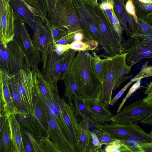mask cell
Listing matches in <instances>:
<instances>
[{
    "label": "cell",
    "mask_w": 152,
    "mask_h": 152,
    "mask_svg": "<svg viewBox=\"0 0 152 152\" xmlns=\"http://www.w3.org/2000/svg\"><path fill=\"white\" fill-rule=\"evenodd\" d=\"M104 151L106 152H138L135 145L128 144L117 139L106 145Z\"/></svg>",
    "instance_id": "28"
},
{
    "label": "cell",
    "mask_w": 152,
    "mask_h": 152,
    "mask_svg": "<svg viewBox=\"0 0 152 152\" xmlns=\"http://www.w3.org/2000/svg\"><path fill=\"white\" fill-rule=\"evenodd\" d=\"M149 134L152 138V129Z\"/></svg>",
    "instance_id": "57"
},
{
    "label": "cell",
    "mask_w": 152,
    "mask_h": 152,
    "mask_svg": "<svg viewBox=\"0 0 152 152\" xmlns=\"http://www.w3.org/2000/svg\"><path fill=\"white\" fill-rule=\"evenodd\" d=\"M10 3L13 11L15 20L28 25L32 29L39 18L28 3L25 0H11Z\"/></svg>",
    "instance_id": "17"
},
{
    "label": "cell",
    "mask_w": 152,
    "mask_h": 152,
    "mask_svg": "<svg viewBox=\"0 0 152 152\" xmlns=\"http://www.w3.org/2000/svg\"><path fill=\"white\" fill-rule=\"evenodd\" d=\"M7 120L6 116L1 112H0V131L2 129L4 125Z\"/></svg>",
    "instance_id": "53"
},
{
    "label": "cell",
    "mask_w": 152,
    "mask_h": 152,
    "mask_svg": "<svg viewBox=\"0 0 152 152\" xmlns=\"http://www.w3.org/2000/svg\"><path fill=\"white\" fill-rule=\"evenodd\" d=\"M44 111L48 125L50 139L62 152H76L75 148L65 136L58 125L48 113Z\"/></svg>",
    "instance_id": "16"
},
{
    "label": "cell",
    "mask_w": 152,
    "mask_h": 152,
    "mask_svg": "<svg viewBox=\"0 0 152 152\" xmlns=\"http://www.w3.org/2000/svg\"><path fill=\"white\" fill-rule=\"evenodd\" d=\"M100 3H98L100 8L103 11L114 9L113 0H100Z\"/></svg>",
    "instance_id": "48"
},
{
    "label": "cell",
    "mask_w": 152,
    "mask_h": 152,
    "mask_svg": "<svg viewBox=\"0 0 152 152\" xmlns=\"http://www.w3.org/2000/svg\"><path fill=\"white\" fill-rule=\"evenodd\" d=\"M143 100L145 102L152 105V94L149 95L147 96L143 99Z\"/></svg>",
    "instance_id": "55"
},
{
    "label": "cell",
    "mask_w": 152,
    "mask_h": 152,
    "mask_svg": "<svg viewBox=\"0 0 152 152\" xmlns=\"http://www.w3.org/2000/svg\"><path fill=\"white\" fill-rule=\"evenodd\" d=\"M144 93L147 96L149 95L152 94V80L150 82L146 87Z\"/></svg>",
    "instance_id": "52"
},
{
    "label": "cell",
    "mask_w": 152,
    "mask_h": 152,
    "mask_svg": "<svg viewBox=\"0 0 152 152\" xmlns=\"http://www.w3.org/2000/svg\"><path fill=\"white\" fill-rule=\"evenodd\" d=\"M126 52H123L105 58L106 70L102 83L100 101L108 105L112 100L113 91L129 79L132 66L126 61Z\"/></svg>",
    "instance_id": "2"
},
{
    "label": "cell",
    "mask_w": 152,
    "mask_h": 152,
    "mask_svg": "<svg viewBox=\"0 0 152 152\" xmlns=\"http://www.w3.org/2000/svg\"><path fill=\"white\" fill-rule=\"evenodd\" d=\"M1 69L10 74H14L21 69L28 70L24 56L14 39L6 46L0 44Z\"/></svg>",
    "instance_id": "10"
},
{
    "label": "cell",
    "mask_w": 152,
    "mask_h": 152,
    "mask_svg": "<svg viewBox=\"0 0 152 152\" xmlns=\"http://www.w3.org/2000/svg\"><path fill=\"white\" fill-rule=\"evenodd\" d=\"M0 132V152H11L10 133L9 125L7 120Z\"/></svg>",
    "instance_id": "31"
},
{
    "label": "cell",
    "mask_w": 152,
    "mask_h": 152,
    "mask_svg": "<svg viewBox=\"0 0 152 152\" xmlns=\"http://www.w3.org/2000/svg\"><path fill=\"white\" fill-rule=\"evenodd\" d=\"M84 42L88 46V50H95L99 45L97 42L92 40H86V41Z\"/></svg>",
    "instance_id": "49"
},
{
    "label": "cell",
    "mask_w": 152,
    "mask_h": 152,
    "mask_svg": "<svg viewBox=\"0 0 152 152\" xmlns=\"http://www.w3.org/2000/svg\"><path fill=\"white\" fill-rule=\"evenodd\" d=\"M9 84L12 97L17 107L21 111L28 114L27 108L22 102L16 86L14 74H10Z\"/></svg>",
    "instance_id": "33"
},
{
    "label": "cell",
    "mask_w": 152,
    "mask_h": 152,
    "mask_svg": "<svg viewBox=\"0 0 152 152\" xmlns=\"http://www.w3.org/2000/svg\"><path fill=\"white\" fill-rule=\"evenodd\" d=\"M85 101L89 115L95 124L110 121L113 115L108 104L100 101Z\"/></svg>",
    "instance_id": "20"
},
{
    "label": "cell",
    "mask_w": 152,
    "mask_h": 152,
    "mask_svg": "<svg viewBox=\"0 0 152 152\" xmlns=\"http://www.w3.org/2000/svg\"><path fill=\"white\" fill-rule=\"evenodd\" d=\"M91 56L88 50L78 51L69 74L74 81L82 99L100 101L102 84L93 70Z\"/></svg>",
    "instance_id": "1"
},
{
    "label": "cell",
    "mask_w": 152,
    "mask_h": 152,
    "mask_svg": "<svg viewBox=\"0 0 152 152\" xmlns=\"http://www.w3.org/2000/svg\"><path fill=\"white\" fill-rule=\"evenodd\" d=\"M137 19V33L132 37L138 36H152V25L146 20Z\"/></svg>",
    "instance_id": "34"
},
{
    "label": "cell",
    "mask_w": 152,
    "mask_h": 152,
    "mask_svg": "<svg viewBox=\"0 0 152 152\" xmlns=\"http://www.w3.org/2000/svg\"><path fill=\"white\" fill-rule=\"evenodd\" d=\"M10 126L11 139V152H25L20 124L14 114L5 115Z\"/></svg>",
    "instance_id": "21"
},
{
    "label": "cell",
    "mask_w": 152,
    "mask_h": 152,
    "mask_svg": "<svg viewBox=\"0 0 152 152\" xmlns=\"http://www.w3.org/2000/svg\"><path fill=\"white\" fill-rule=\"evenodd\" d=\"M95 132L97 134L100 141L105 145L115 140L110 134L107 132L101 131L97 129Z\"/></svg>",
    "instance_id": "42"
},
{
    "label": "cell",
    "mask_w": 152,
    "mask_h": 152,
    "mask_svg": "<svg viewBox=\"0 0 152 152\" xmlns=\"http://www.w3.org/2000/svg\"><path fill=\"white\" fill-rule=\"evenodd\" d=\"M90 125L86 119H82L79 121L76 152H88L91 140Z\"/></svg>",
    "instance_id": "23"
},
{
    "label": "cell",
    "mask_w": 152,
    "mask_h": 152,
    "mask_svg": "<svg viewBox=\"0 0 152 152\" xmlns=\"http://www.w3.org/2000/svg\"><path fill=\"white\" fill-rule=\"evenodd\" d=\"M78 31H76L67 33L53 45H66L71 44L74 41L73 38L75 33Z\"/></svg>",
    "instance_id": "43"
},
{
    "label": "cell",
    "mask_w": 152,
    "mask_h": 152,
    "mask_svg": "<svg viewBox=\"0 0 152 152\" xmlns=\"http://www.w3.org/2000/svg\"><path fill=\"white\" fill-rule=\"evenodd\" d=\"M112 14V25L113 29L118 37L120 42L122 44L123 28L117 18L114 9L111 10Z\"/></svg>",
    "instance_id": "39"
},
{
    "label": "cell",
    "mask_w": 152,
    "mask_h": 152,
    "mask_svg": "<svg viewBox=\"0 0 152 152\" xmlns=\"http://www.w3.org/2000/svg\"><path fill=\"white\" fill-rule=\"evenodd\" d=\"M95 127L101 131L110 134L114 139L122 140L134 145L152 141L149 134L145 132L136 124H122L112 122L95 124Z\"/></svg>",
    "instance_id": "3"
},
{
    "label": "cell",
    "mask_w": 152,
    "mask_h": 152,
    "mask_svg": "<svg viewBox=\"0 0 152 152\" xmlns=\"http://www.w3.org/2000/svg\"><path fill=\"white\" fill-rule=\"evenodd\" d=\"M122 53L126 52L127 65L131 66L145 59H152V36H138L122 42Z\"/></svg>",
    "instance_id": "7"
},
{
    "label": "cell",
    "mask_w": 152,
    "mask_h": 152,
    "mask_svg": "<svg viewBox=\"0 0 152 152\" xmlns=\"http://www.w3.org/2000/svg\"><path fill=\"white\" fill-rule=\"evenodd\" d=\"M11 0H0V44L6 46L15 36V19Z\"/></svg>",
    "instance_id": "13"
},
{
    "label": "cell",
    "mask_w": 152,
    "mask_h": 152,
    "mask_svg": "<svg viewBox=\"0 0 152 152\" xmlns=\"http://www.w3.org/2000/svg\"><path fill=\"white\" fill-rule=\"evenodd\" d=\"M32 30V40L41 53L43 70L45 68L48 54L53 45L52 39L48 28L39 18L37 19L35 27Z\"/></svg>",
    "instance_id": "14"
},
{
    "label": "cell",
    "mask_w": 152,
    "mask_h": 152,
    "mask_svg": "<svg viewBox=\"0 0 152 152\" xmlns=\"http://www.w3.org/2000/svg\"><path fill=\"white\" fill-rule=\"evenodd\" d=\"M56 26L66 29L68 33L82 31L79 18L72 0H58L55 12Z\"/></svg>",
    "instance_id": "11"
},
{
    "label": "cell",
    "mask_w": 152,
    "mask_h": 152,
    "mask_svg": "<svg viewBox=\"0 0 152 152\" xmlns=\"http://www.w3.org/2000/svg\"><path fill=\"white\" fill-rule=\"evenodd\" d=\"M17 117L21 126L28 130L39 140L49 136L48 121L41 101L36 91L33 114L19 115Z\"/></svg>",
    "instance_id": "4"
},
{
    "label": "cell",
    "mask_w": 152,
    "mask_h": 152,
    "mask_svg": "<svg viewBox=\"0 0 152 152\" xmlns=\"http://www.w3.org/2000/svg\"><path fill=\"white\" fill-rule=\"evenodd\" d=\"M77 51L69 49L64 54V59L58 80H63L69 74V69Z\"/></svg>",
    "instance_id": "30"
},
{
    "label": "cell",
    "mask_w": 152,
    "mask_h": 152,
    "mask_svg": "<svg viewBox=\"0 0 152 152\" xmlns=\"http://www.w3.org/2000/svg\"><path fill=\"white\" fill-rule=\"evenodd\" d=\"M137 18L146 20L152 15V3L141 2L138 0H132Z\"/></svg>",
    "instance_id": "32"
},
{
    "label": "cell",
    "mask_w": 152,
    "mask_h": 152,
    "mask_svg": "<svg viewBox=\"0 0 152 152\" xmlns=\"http://www.w3.org/2000/svg\"><path fill=\"white\" fill-rule=\"evenodd\" d=\"M91 137L90 144L88 152H104V151L101 148L104 145L101 142L95 132L89 131Z\"/></svg>",
    "instance_id": "35"
},
{
    "label": "cell",
    "mask_w": 152,
    "mask_h": 152,
    "mask_svg": "<svg viewBox=\"0 0 152 152\" xmlns=\"http://www.w3.org/2000/svg\"><path fill=\"white\" fill-rule=\"evenodd\" d=\"M21 129L26 152H44L40 141L26 128L21 126Z\"/></svg>",
    "instance_id": "24"
},
{
    "label": "cell",
    "mask_w": 152,
    "mask_h": 152,
    "mask_svg": "<svg viewBox=\"0 0 152 152\" xmlns=\"http://www.w3.org/2000/svg\"><path fill=\"white\" fill-rule=\"evenodd\" d=\"M135 146L138 152H152V141L137 144L135 145Z\"/></svg>",
    "instance_id": "46"
},
{
    "label": "cell",
    "mask_w": 152,
    "mask_h": 152,
    "mask_svg": "<svg viewBox=\"0 0 152 152\" xmlns=\"http://www.w3.org/2000/svg\"><path fill=\"white\" fill-rule=\"evenodd\" d=\"M44 152H62L58 147L51 140L49 136L42 138L40 140Z\"/></svg>",
    "instance_id": "38"
},
{
    "label": "cell",
    "mask_w": 152,
    "mask_h": 152,
    "mask_svg": "<svg viewBox=\"0 0 152 152\" xmlns=\"http://www.w3.org/2000/svg\"><path fill=\"white\" fill-rule=\"evenodd\" d=\"M74 102L79 122L82 119H86L90 125L95 126V123L89 115L85 100L80 97L74 96Z\"/></svg>",
    "instance_id": "27"
},
{
    "label": "cell",
    "mask_w": 152,
    "mask_h": 152,
    "mask_svg": "<svg viewBox=\"0 0 152 152\" xmlns=\"http://www.w3.org/2000/svg\"><path fill=\"white\" fill-rule=\"evenodd\" d=\"M91 55V64L92 69L96 76L102 83L104 80L106 70L105 59H101L95 52Z\"/></svg>",
    "instance_id": "29"
},
{
    "label": "cell",
    "mask_w": 152,
    "mask_h": 152,
    "mask_svg": "<svg viewBox=\"0 0 152 152\" xmlns=\"http://www.w3.org/2000/svg\"><path fill=\"white\" fill-rule=\"evenodd\" d=\"M140 123L145 124L152 125V112Z\"/></svg>",
    "instance_id": "50"
},
{
    "label": "cell",
    "mask_w": 152,
    "mask_h": 152,
    "mask_svg": "<svg viewBox=\"0 0 152 152\" xmlns=\"http://www.w3.org/2000/svg\"><path fill=\"white\" fill-rule=\"evenodd\" d=\"M30 5L38 18L49 28L51 26L48 17L46 0H25Z\"/></svg>",
    "instance_id": "25"
},
{
    "label": "cell",
    "mask_w": 152,
    "mask_h": 152,
    "mask_svg": "<svg viewBox=\"0 0 152 152\" xmlns=\"http://www.w3.org/2000/svg\"><path fill=\"white\" fill-rule=\"evenodd\" d=\"M84 38V36L82 31L76 32L74 36V41H81Z\"/></svg>",
    "instance_id": "51"
},
{
    "label": "cell",
    "mask_w": 152,
    "mask_h": 152,
    "mask_svg": "<svg viewBox=\"0 0 152 152\" xmlns=\"http://www.w3.org/2000/svg\"><path fill=\"white\" fill-rule=\"evenodd\" d=\"M15 82L21 99L32 115L34 108L36 93L34 72L30 69H21L14 74Z\"/></svg>",
    "instance_id": "8"
},
{
    "label": "cell",
    "mask_w": 152,
    "mask_h": 152,
    "mask_svg": "<svg viewBox=\"0 0 152 152\" xmlns=\"http://www.w3.org/2000/svg\"><path fill=\"white\" fill-rule=\"evenodd\" d=\"M114 12L126 34L131 37L137 33V27L133 17L126 11L125 0H113Z\"/></svg>",
    "instance_id": "19"
},
{
    "label": "cell",
    "mask_w": 152,
    "mask_h": 152,
    "mask_svg": "<svg viewBox=\"0 0 152 152\" xmlns=\"http://www.w3.org/2000/svg\"><path fill=\"white\" fill-rule=\"evenodd\" d=\"M152 76V66L148 64L146 61L142 66L140 72L133 78L136 80Z\"/></svg>",
    "instance_id": "40"
},
{
    "label": "cell",
    "mask_w": 152,
    "mask_h": 152,
    "mask_svg": "<svg viewBox=\"0 0 152 152\" xmlns=\"http://www.w3.org/2000/svg\"><path fill=\"white\" fill-rule=\"evenodd\" d=\"M58 0H46L47 6L48 17L51 26H56L55 12Z\"/></svg>",
    "instance_id": "37"
},
{
    "label": "cell",
    "mask_w": 152,
    "mask_h": 152,
    "mask_svg": "<svg viewBox=\"0 0 152 152\" xmlns=\"http://www.w3.org/2000/svg\"><path fill=\"white\" fill-rule=\"evenodd\" d=\"M136 81L132 78L124 87H123L112 99L108 105L113 106L116 101L121 96L127 88L134 82Z\"/></svg>",
    "instance_id": "45"
},
{
    "label": "cell",
    "mask_w": 152,
    "mask_h": 152,
    "mask_svg": "<svg viewBox=\"0 0 152 152\" xmlns=\"http://www.w3.org/2000/svg\"><path fill=\"white\" fill-rule=\"evenodd\" d=\"M139 1L145 3H152V0H138Z\"/></svg>",
    "instance_id": "56"
},
{
    "label": "cell",
    "mask_w": 152,
    "mask_h": 152,
    "mask_svg": "<svg viewBox=\"0 0 152 152\" xmlns=\"http://www.w3.org/2000/svg\"><path fill=\"white\" fill-rule=\"evenodd\" d=\"M64 59V54L58 55L52 46L48 57L45 68L42 70V73L45 77L58 80Z\"/></svg>",
    "instance_id": "22"
},
{
    "label": "cell",
    "mask_w": 152,
    "mask_h": 152,
    "mask_svg": "<svg viewBox=\"0 0 152 152\" xmlns=\"http://www.w3.org/2000/svg\"><path fill=\"white\" fill-rule=\"evenodd\" d=\"M85 3L96 6L98 5L99 0H81Z\"/></svg>",
    "instance_id": "54"
},
{
    "label": "cell",
    "mask_w": 152,
    "mask_h": 152,
    "mask_svg": "<svg viewBox=\"0 0 152 152\" xmlns=\"http://www.w3.org/2000/svg\"><path fill=\"white\" fill-rule=\"evenodd\" d=\"M48 28L50 33L53 45L68 33L66 29L64 28L53 26Z\"/></svg>",
    "instance_id": "36"
},
{
    "label": "cell",
    "mask_w": 152,
    "mask_h": 152,
    "mask_svg": "<svg viewBox=\"0 0 152 152\" xmlns=\"http://www.w3.org/2000/svg\"><path fill=\"white\" fill-rule=\"evenodd\" d=\"M152 112V105L140 99L123 107L116 114L113 115L110 121L128 124L140 123Z\"/></svg>",
    "instance_id": "9"
},
{
    "label": "cell",
    "mask_w": 152,
    "mask_h": 152,
    "mask_svg": "<svg viewBox=\"0 0 152 152\" xmlns=\"http://www.w3.org/2000/svg\"><path fill=\"white\" fill-rule=\"evenodd\" d=\"M36 91L40 99L44 110L56 122L65 136L71 143L61 110V99L58 93L57 87L53 88L47 97H44L39 91L36 90Z\"/></svg>",
    "instance_id": "12"
},
{
    "label": "cell",
    "mask_w": 152,
    "mask_h": 152,
    "mask_svg": "<svg viewBox=\"0 0 152 152\" xmlns=\"http://www.w3.org/2000/svg\"><path fill=\"white\" fill-rule=\"evenodd\" d=\"M15 27L14 40L24 56L27 69L35 72L39 69L40 52L34 44L24 23L15 20Z\"/></svg>",
    "instance_id": "5"
},
{
    "label": "cell",
    "mask_w": 152,
    "mask_h": 152,
    "mask_svg": "<svg viewBox=\"0 0 152 152\" xmlns=\"http://www.w3.org/2000/svg\"><path fill=\"white\" fill-rule=\"evenodd\" d=\"M70 49L77 51L88 50V46L84 42L81 41H74L69 44Z\"/></svg>",
    "instance_id": "44"
},
{
    "label": "cell",
    "mask_w": 152,
    "mask_h": 152,
    "mask_svg": "<svg viewBox=\"0 0 152 152\" xmlns=\"http://www.w3.org/2000/svg\"><path fill=\"white\" fill-rule=\"evenodd\" d=\"M86 4L90 15L112 55L122 53V44L120 42L105 12L100 8L99 4L94 6Z\"/></svg>",
    "instance_id": "6"
},
{
    "label": "cell",
    "mask_w": 152,
    "mask_h": 152,
    "mask_svg": "<svg viewBox=\"0 0 152 152\" xmlns=\"http://www.w3.org/2000/svg\"><path fill=\"white\" fill-rule=\"evenodd\" d=\"M52 48L56 53L59 55H61L70 49L69 44L66 45H53Z\"/></svg>",
    "instance_id": "47"
},
{
    "label": "cell",
    "mask_w": 152,
    "mask_h": 152,
    "mask_svg": "<svg viewBox=\"0 0 152 152\" xmlns=\"http://www.w3.org/2000/svg\"><path fill=\"white\" fill-rule=\"evenodd\" d=\"M61 107L64 120L70 138L71 142L76 149L77 143L79 121L74 106H70L62 98Z\"/></svg>",
    "instance_id": "18"
},
{
    "label": "cell",
    "mask_w": 152,
    "mask_h": 152,
    "mask_svg": "<svg viewBox=\"0 0 152 152\" xmlns=\"http://www.w3.org/2000/svg\"><path fill=\"white\" fill-rule=\"evenodd\" d=\"M10 74L0 69V112L4 115L14 114L16 116L26 113L18 108L15 105L10 90L9 84Z\"/></svg>",
    "instance_id": "15"
},
{
    "label": "cell",
    "mask_w": 152,
    "mask_h": 152,
    "mask_svg": "<svg viewBox=\"0 0 152 152\" xmlns=\"http://www.w3.org/2000/svg\"><path fill=\"white\" fill-rule=\"evenodd\" d=\"M63 81L65 90L62 99L70 106H74V96L80 97L78 90L73 78L69 74Z\"/></svg>",
    "instance_id": "26"
},
{
    "label": "cell",
    "mask_w": 152,
    "mask_h": 152,
    "mask_svg": "<svg viewBox=\"0 0 152 152\" xmlns=\"http://www.w3.org/2000/svg\"><path fill=\"white\" fill-rule=\"evenodd\" d=\"M142 79H139L131 86L125 96L124 98L118 108L117 113H118L123 107L127 99L136 91L140 88L141 87V81Z\"/></svg>",
    "instance_id": "41"
}]
</instances>
